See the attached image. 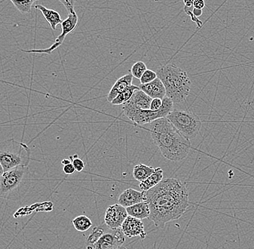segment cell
Here are the masks:
<instances>
[{"label": "cell", "instance_id": "obj_1", "mask_svg": "<svg viewBox=\"0 0 254 249\" xmlns=\"http://www.w3.org/2000/svg\"><path fill=\"white\" fill-rule=\"evenodd\" d=\"M150 208L149 220L156 227L178 220L189 208V192L186 184L177 179L168 178L145 192Z\"/></svg>", "mask_w": 254, "mask_h": 249}, {"label": "cell", "instance_id": "obj_2", "mask_svg": "<svg viewBox=\"0 0 254 249\" xmlns=\"http://www.w3.org/2000/svg\"><path fill=\"white\" fill-rule=\"evenodd\" d=\"M149 131L154 143L165 159L180 162L187 157L190 151V141L185 138L167 117L149 123Z\"/></svg>", "mask_w": 254, "mask_h": 249}, {"label": "cell", "instance_id": "obj_3", "mask_svg": "<svg viewBox=\"0 0 254 249\" xmlns=\"http://www.w3.org/2000/svg\"><path fill=\"white\" fill-rule=\"evenodd\" d=\"M156 73L165 86L167 98L173 103H181L188 98L192 83L186 71L175 64H168L163 66Z\"/></svg>", "mask_w": 254, "mask_h": 249}, {"label": "cell", "instance_id": "obj_4", "mask_svg": "<svg viewBox=\"0 0 254 249\" xmlns=\"http://www.w3.org/2000/svg\"><path fill=\"white\" fill-rule=\"evenodd\" d=\"M31 161V150L26 144L11 139L0 146V165L2 172L19 166H28Z\"/></svg>", "mask_w": 254, "mask_h": 249}, {"label": "cell", "instance_id": "obj_5", "mask_svg": "<svg viewBox=\"0 0 254 249\" xmlns=\"http://www.w3.org/2000/svg\"><path fill=\"white\" fill-rule=\"evenodd\" d=\"M166 117L189 141L195 138L201 131L202 124L200 117L189 110H173Z\"/></svg>", "mask_w": 254, "mask_h": 249}, {"label": "cell", "instance_id": "obj_6", "mask_svg": "<svg viewBox=\"0 0 254 249\" xmlns=\"http://www.w3.org/2000/svg\"><path fill=\"white\" fill-rule=\"evenodd\" d=\"M163 106L158 111H152L151 110H134L126 109L123 110L124 114L131 121L137 125H146L152 123L158 119L166 117L173 110V101L165 97L163 100Z\"/></svg>", "mask_w": 254, "mask_h": 249}, {"label": "cell", "instance_id": "obj_7", "mask_svg": "<svg viewBox=\"0 0 254 249\" xmlns=\"http://www.w3.org/2000/svg\"><path fill=\"white\" fill-rule=\"evenodd\" d=\"M28 166H19L1 173L0 179V195L1 198H6L10 192L20 185L22 180L28 173Z\"/></svg>", "mask_w": 254, "mask_h": 249}, {"label": "cell", "instance_id": "obj_8", "mask_svg": "<svg viewBox=\"0 0 254 249\" xmlns=\"http://www.w3.org/2000/svg\"><path fill=\"white\" fill-rule=\"evenodd\" d=\"M78 24V16L75 11L70 13L67 19L63 20L61 24L62 26V33L56 38L54 43L52 44L50 47L46 49H32V50H22L24 53H43V54H51L52 52L60 47L64 43L66 37L71 33L73 31L77 28Z\"/></svg>", "mask_w": 254, "mask_h": 249}, {"label": "cell", "instance_id": "obj_9", "mask_svg": "<svg viewBox=\"0 0 254 249\" xmlns=\"http://www.w3.org/2000/svg\"><path fill=\"white\" fill-rule=\"evenodd\" d=\"M125 241L126 235L121 228L109 229L92 247H86V249H116L123 246Z\"/></svg>", "mask_w": 254, "mask_h": 249}, {"label": "cell", "instance_id": "obj_10", "mask_svg": "<svg viewBox=\"0 0 254 249\" xmlns=\"http://www.w3.org/2000/svg\"><path fill=\"white\" fill-rule=\"evenodd\" d=\"M128 216L126 208L115 204L106 210L104 223L110 229H120Z\"/></svg>", "mask_w": 254, "mask_h": 249}, {"label": "cell", "instance_id": "obj_11", "mask_svg": "<svg viewBox=\"0 0 254 249\" xmlns=\"http://www.w3.org/2000/svg\"><path fill=\"white\" fill-rule=\"evenodd\" d=\"M121 229L128 238L139 236L141 239L144 240L147 235L145 231L144 223L142 220L131 216H128Z\"/></svg>", "mask_w": 254, "mask_h": 249}, {"label": "cell", "instance_id": "obj_12", "mask_svg": "<svg viewBox=\"0 0 254 249\" xmlns=\"http://www.w3.org/2000/svg\"><path fill=\"white\" fill-rule=\"evenodd\" d=\"M152 100V98L140 89L134 94L132 98L128 102L122 104V110H126V109L150 110Z\"/></svg>", "mask_w": 254, "mask_h": 249}, {"label": "cell", "instance_id": "obj_13", "mask_svg": "<svg viewBox=\"0 0 254 249\" xmlns=\"http://www.w3.org/2000/svg\"><path fill=\"white\" fill-rule=\"evenodd\" d=\"M144 201H146L145 192H140L132 188L125 189L118 198V203L126 208Z\"/></svg>", "mask_w": 254, "mask_h": 249}, {"label": "cell", "instance_id": "obj_14", "mask_svg": "<svg viewBox=\"0 0 254 249\" xmlns=\"http://www.w3.org/2000/svg\"><path fill=\"white\" fill-rule=\"evenodd\" d=\"M140 89L152 99L160 98L163 100L166 97V89L158 77L152 83L140 85Z\"/></svg>", "mask_w": 254, "mask_h": 249}, {"label": "cell", "instance_id": "obj_15", "mask_svg": "<svg viewBox=\"0 0 254 249\" xmlns=\"http://www.w3.org/2000/svg\"><path fill=\"white\" fill-rule=\"evenodd\" d=\"M133 76L131 74H127L123 77H120L115 83L113 86L110 89V92L107 95L108 102L111 103L112 101L119 95L123 92L128 86L132 85Z\"/></svg>", "mask_w": 254, "mask_h": 249}, {"label": "cell", "instance_id": "obj_16", "mask_svg": "<svg viewBox=\"0 0 254 249\" xmlns=\"http://www.w3.org/2000/svg\"><path fill=\"white\" fill-rule=\"evenodd\" d=\"M35 8L41 11L43 17L49 22L53 31H56L57 25L62 24V22H63L60 14L55 10L46 8L41 4H36L35 5Z\"/></svg>", "mask_w": 254, "mask_h": 249}, {"label": "cell", "instance_id": "obj_17", "mask_svg": "<svg viewBox=\"0 0 254 249\" xmlns=\"http://www.w3.org/2000/svg\"><path fill=\"white\" fill-rule=\"evenodd\" d=\"M127 211L128 216L140 219V220L149 218V216H150V208L146 201L136 204L132 206L128 207L127 208Z\"/></svg>", "mask_w": 254, "mask_h": 249}, {"label": "cell", "instance_id": "obj_18", "mask_svg": "<svg viewBox=\"0 0 254 249\" xmlns=\"http://www.w3.org/2000/svg\"><path fill=\"white\" fill-rule=\"evenodd\" d=\"M163 180V170L160 167H158V168H155V171L152 175L149 176L148 178L146 179L145 181L140 183L139 187L142 191L147 192L152 188L158 185Z\"/></svg>", "mask_w": 254, "mask_h": 249}, {"label": "cell", "instance_id": "obj_19", "mask_svg": "<svg viewBox=\"0 0 254 249\" xmlns=\"http://www.w3.org/2000/svg\"><path fill=\"white\" fill-rule=\"evenodd\" d=\"M155 171L153 167L147 166V165L140 164L136 165L133 168L132 174L134 178L139 183L145 181L146 179L148 178L149 176L152 175Z\"/></svg>", "mask_w": 254, "mask_h": 249}, {"label": "cell", "instance_id": "obj_20", "mask_svg": "<svg viewBox=\"0 0 254 249\" xmlns=\"http://www.w3.org/2000/svg\"><path fill=\"white\" fill-rule=\"evenodd\" d=\"M140 89V87L135 85L132 84L128 86L127 89H125L123 92L119 94L114 100L111 102V104L113 105H122L128 102L131 98H132L134 94Z\"/></svg>", "mask_w": 254, "mask_h": 249}, {"label": "cell", "instance_id": "obj_21", "mask_svg": "<svg viewBox=\"0 0 254 249\" xmlns=\"http://www.w3.org/2000/svg\"><path fill=\"white\" fill-rule=\"evenodd\" d=\"M109 229V228L106 224L94 228L92 232L90 233V235L87 238L86 247H92Z\"/></svg>", "mask_w": 254, "mask_h": 249}, {"label": "cell", "instance_id": "obj_22", "mask_svg": "<svg viewBox=\"0 0 254 249\" xmlns=\"http://www.w3.org/2000/svg\"><path fill=\"white\" fill-rule=\"evenodd\" d=\"M74 229L80 232H85L92 227V222L88 216H79L73 220Z\"/></svg>", "mask_w": 254, "mask_h": 249}, {"label": "cell", "instance_id": "obj_23", "mask_svg": "<svg viewBox=\"0 0 254 249\" xmlns=\"http://www.w3.org/2000/svg\"><path fill=\"white\" fill-rule=\"evenodd\" d=\"M13 5L22 14H27L31 12L33 4L38 0H10Z\"/></svg>", "mask_w": 254, "mask_h": 249}, {"label": "cell", "instance_id": "obj_24", "mask_svg": "<svg viewBox=\"0 0 254 249\" xmlns=\"http://www.w3.org/2000/svg\"><path fill=\"white\" fill-rule=\"evenodd\" d=\"M147 68L146 64L143 62H137L132 66L131 68V74L134 78L140 80L142 76L147 71Z\"/></svg>", "mask_w": 254, "mask_h": 249}, {"label": "cell", "instance_id": "obj_25", "mask_svg": "<svg viewBox=\"0 0 254 249\" xmlns=\"http://www.w3.org/2000/svg\"><path fill=\"white\" fill-rule=\"evenodd\" d=\"M158 78V74L155 71H152L150 69H147L145 72L143 74L142 76L141 79L140 81L141 84H145V83H152L154 80H156Z\"/></svg>", "mask_w": 254, "mask_h": 249}, {"label": "cell", "instance_id": "obj_26", "mask_svg": "<svg viewBox=\"0 0 254 249\" xmlns=\"http://www.w3.org/2000/svg\"><path fill=\"white\" fill-rule=\"evenodd\" d=\"M70 159L71 160L72 163L74 165L76 171L77 172H81L85 168V162L83 159L78 157V155L74 154L73 156H70Z\"/></svg>", "mask_w": 254, "mask_h": 249}, {"label": "cell", "instance_id": "obj_27", "mask_svg": "<svg viewBox=\"0 0 254 249\" xmlns=\"http://www.w3.org/2000/svg\"><path fill=\"white\" fill-rule=\"evenodd\" d=\"M59 1L64 4L69 13L74 12V4H75L76 0H59Z\"/></svg>", "mask_w": 254, "mask_h": 249}, {"label": "cell", "instance_id": "obj_28", "mask_svg": "<svg viewBox=\"0 0 254 249\" xmlns=\"http://www.w3.org/2000/svg\"><path fill=\"white\" fill-rule=\"evenodd\" d=\"M163 100L160 98H155L152 99V102H151L150 110L152 111H158L161 110L163 106Z\"/></svg>", "mask_w": 254, "mask_h": 249}, {"label": "cell", "instance_id": "obj_29", "mask_svg": "<svg viewBox=\"0 0 254 249\" xmlns=\"http://www.w3.org/2000/svg\"><path fill=\"white\" fill-rule=\"evenodd\" d=\"M62 169H63L64 174H67V175H71V174L75 173L76 171L75 168H74V165H73L72 162L67 164V165H63Z\"/></svg>", "mask_w": 254, "mask_h": 249}, {"label": "cell", "instance_id": "obj_30", "mask_svg": "<svg viewBox=\"0 0 254 249\" xmlns=\"http://www.w3.org/2000/svg\"><path fill=\"white\" fill-rule=\"evenodd\" d=\"M193 7L194 8L203 10L205 7V1L204 0H194Z\"/></svg>", "mask_w": 254, "mask_h": 249}, {"label": "cell", "instance_id": "obj_31", "mask_svg": "<svg viewBox=\"0 0 254 249\" xmlns=\"http://www.w3.org/2000/svg\"><path fill=\"white\" fill-rule=\"evenodd\" d=\"M203 11L202 10H200V9H193V15L194 16H196L197 17H200L202 15Z\"/></svg>", "mask_w": 254, "mask_h": 249}, {"label": "cell", "instance_id": "obj_32", "mask_svg": "<svg viewBox=\"0 0 254 249\" xmlns=\"http://www.w3.org/2000/svg\"><path fill=\"white\" fill-rule=\"evenodd\" d=\"M194 0H183L185 7H193Z\"/></svg>", "mask_w": 254, "mask_h": 249}, {"label": "cell", "instance_id": "obj_33", "mask_svg": "<svg viewBox=\"0 0 254 249\" xmlns=\"http://www.w3.org/2000/svg\"><path fill=\"white\" fill-rule=\"evenodd\" d=\"M116 249H127L126 247H123V246H122V247H119V248H117Z\"/></svg>", "mask_w": 254, "mask_h": 249}]
</instances>
